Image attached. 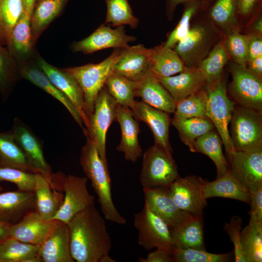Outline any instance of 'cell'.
<instances>
[{
    "mask_svg": "<svg viewBox=\"0 0 262 262\" xmlns=\"http://www.w3.org/2000/svg\"><path fill=\"white\" fill-rule=\"evenodd\" d=\"M105 218L95 205L74 215L67 223L71 256L77 262H99L109 254L112 243Z\"/></svg>",
    "mask_w": 262,
    "mask_h": 262,
    "instance_id": "6da1fadb",
    "label": "cell"
},
{
    "mask_svg": "<svg viewBox=\"0 0 262 262\" xmlns=\"http://www.w3.org/2000/svg\"><path fill=\"white\" fill-rule=\"evenodd\" d=\"M80 164L86 177L91 182L105 219L118 224H126V219L118 212L113 202L108 167L88 138L81 151Z\"/></svg>",
    "mask_w": 262,
    "mask_h": 262,
    "instance_id": "7a4b0ae2",
    "label": "cell"
},
{
    "mask_svg": "<svg viewBox=\"0 0 262 262\" xmlns=\"http://www.w3.org/2000/svg\"><path fill=\"white\" fill-rule=\"evenodd\" d=\"M201 11L203 15L191 25L186 36L173 48L186 67H196L223 37L205 12Z\"/></svg>",
    "mask_w": 262,
    "mask_h": 262,
    "instance_id": "3957f363",
    "label": "cell"
},
{
    "mask_svg": "<svg viewBox=\"0 0 262 262\" xmlns=\"http://www.w3.org/2000/svg\"><path fill=\"white\" fill-rule=\"evenodd\" d=\"M227 81L224 76L217 82L207 84L204 88L207 96V117L216 129L229 163L235 152L229 129L235 103L228 97Z\"/></svg>",
    "mask_w": 262,
    "mask_h": 262,
    "instance_id": "277c9868",
    "label": "cell"
},
{
    "mask_svg": "<svg viewBox=\"0 0 262 262\" xmlns=\"http://www.w3.org/2000/svg\"><path fill=\"white\" fill-rule=\"evenodd\" d=\"M122 50L115 49L108 57L98 63L64 69L74 77L82 90L88 122L93 112L96 99L113 72L114 65Z\"/></svg>",
    "mask_w": 262,
    "mask_h": 262,
    "instance_id": "5b68a950",
    "label": "cell"
},
{
    "mask_svg": "<svg viewBox=\"0 0 262 262\" xmlns=\"http://www.w3.org/2000/svg\"><path fill=\"white\" fill-rule=\"evenodd\" d=\"M118 105L104 86L96 99L93 112L83 131L86 138L95 145L99 156L107 167L106 134L109 127L115 120Z\"/></svg>",
    "mask_w": 262,
    "mask_h": 262,
    "instance_id": "8992f818",
    "label": "cell"
},
{
    "mask_svg": "<svg viewBox=\"0 0 262 262\" xmlns=\"http://www.w3.org/2000/svg\"><path fill=\"white\" fill-rule=\"evenodd\" d=\"M180 177L172 155L154 145L143 154L140 182L143 188L168 187Z\"/></svg>",
    "mask_w": 262,
    "mask_h": 262,
    "instance_id": "52a82bcc",
    "label": "cell"
},
{
    "mask_svg": "<svg viewBox=\"0 0 262 262\" xmlns=\"http://www.w3.org/2000/svg\"><path fill=\"white\" fill-rule=\"evenodd\" d=\"M229 135L235 151L262 147V113L234 106L230 122Z\"/></svg>",
    "mask_w": 262,
    "mask_h": 262,
    "instance_id": "ba28073f",
    "label": "cell"
},
{
    "mask_svg": "<svg viewBox=\"0 0 262 262\" xmlns=\"http://www.w3.org/2000/svg\"><path fill=\"white\" fill-rule=\"evenodd\" d=\"M133 225L138 231V244L145 250L159 248L172 252L170 227L145 204L134 214Z\"/></svg>",
    "mask_w": 262,
    "mask_h": 262,
    "instance_id": "9c48e42d",
    "label": "cell"
},
{
    "mask_svg": "<svg viewBox=\"0 0 262 262\" xmlns=\"http://www.w3.org/2000/svg\"><path fill=\"white\" fill-rule=\"evenodd\" d=\"M232 80L229 88L239 106L262 112V79L251 73L246 66L231 63L229 67Z\"/></svg>",
    "mask_w": 262,
    "mask_h": 262,
    "instance_id": "30bf717a",
    "label": "cell"
},
{
    "mask_svg": "<svg viewBox=\"0 0 262 262\" xmlns=\"http://www.w3.org/2000/svg\"><path fill=\"white\" fill-rule=\"evenodd\" d=\"M88 179L63 174L62 188L64 192L63 203L51 220L67 223L77 213L95 205V197L87 187Z\"/></svg>",
    "mask_w": 262,
    "mask_h": 262,
    "instance_id": "8fae6325",
    "label": "cell"
},
{
    "mask_svg": "<svg viewBox=\"0 0 262 262\" xmlns=\"http://www.w3.org/2000/svg\"><path fill=\"white\" fill-rule=\"evenodd\" d=\"M206 181L195 175L180 176L169 185L170 195L180 209L192 215L202 216L207 205L204 195Z\"/></svg>",
    "mask_w": 262,
    "mask_h": 262,
    "instance_id": "7c38bea8",
    "label": "cell"
},
{
    "mask_svg": "<svg viewBox=\"0 0 262 262\" xmlns=\"http://www.w3.org/2000/svg\"><path fill=\"white\" fill-rule=\"evenodd\" d=\"M136 39L126 33L124 26L112 28L103 23L87 37L75 42L72 49L75 52L90 54L109 48L124 49Z\"/></svg>",
    "mask_w": 262,
    "mask_h": 262,
    "instance_id": "4fadbf2b",
    "label": "cell"
},
{
    "mask_svg": "<svg viewBox=\"0 0 262 262\" xmlns=\"http://www.w3.org/2000/svg\"><path fill=\"white\" fill-rule=\"evenodd\" d=\"M30 165L51 183L53 173L46 161L42 143L31 129L19 118L14 119L10 131Z\"/></svg>",
    "mask_w": 262,
    "mask_h": 262,
    "instance_id": "5bb4252c",
    "label": "cell"
},
{
    "mask_svg": "<svg viewBox=\"0 0 262 262\" xmlns=\"http://www.w3.org/2000/svg\"><path fill=\"white\" fill-rule=\"evenodd\" d=\"M113 72L137 82L151 71V49L137 44L122 49Z\"/></svg>",
    "mask_w": 262,
    "mask_h": 262,
    "instance_id": "9a60e30c",
    "label": "cell"
},
{
    "mask_svg": "<svg viewBox=\"0 0 262 262\" xmlns=\"http://www.w3.org/2000/svg\"><path fill=\"white\" fill-rule=\"evenodd\" d=\"M229 165L232 174L248 191L262 185V147L235 151Z\"/></svg>",
    "mask_w": 262,
    "mask_h": 262,
    "instance_id": "2e32d148",
    "label": "cell"
},
{
    "mask_svg": "<svg viewBox=\"0 0 262 262\" xmlns=\"http://www.w3.org/2000/svg\"><path fill=\"white\" fill-rule=\"evenodd\" d=\"M143 192L144 204L170 229L179 225L191 215L179 208L170 195L169 187L143 188Z\"/></svg>",
    "mask_w": 262,
    "mask_h": 262,
    "instance_id": "e0dca14e",
    "label": "cell"
},
{
    "mask_svg": "<svg viewBox=\"0 0 262 262\" xmlns=\"http://www.w3.org/2000/svg\"><path fill=\"white\" fill-rule=\"evenodd\" d=\"M131 109L137 120L144 122L149 126L154 136V144L172 155L173 151L169 138L171 120L167 113L142 101H136Z\"/></svg>",
    "mask_w": 262,
    "mask_h": 262,
    "instance_id": "ac0fdd59",
    "label": "cell"
},
{
    "mask_svg": "<svg viewBox=\"0 0 262 262\" xmlns=\"http://www.w3.org/2000/svg\"><path fill=\"white\" fill-rule=\"evenodd\" d=\"M57 220H46L35 211L25 214L20 220L12 224L9 236L21 242L40 245L46 239Z\"/></svg>",
    "mask_w": 262,
    "mask_h": 262,
    "instance_id": "d6986e66",
    "label": "cell"
},
{
    "mask_svg": "<svg viewBox=\"0 0 262 262\" xmlns=\"http://www.w3.org/2000/svg\"><path fill=\"white\" fill-rule=\"evenodd\" d=\"M115 120L119 123L121 131V140L116 150L124 153L125 160L135 163L143 154L138 140V120L130 108L120 105L117 107Z\"/></svg>",
    "mask_w": 262,
    "mask_h": 262,
    "instance_id": "ffe728a7",
    "label": "cell"
},
{
    "mask_svg": "<svg viewBox=\"0 0 262 262\" xmlns=\"http://www.w3.org/2000/svg\"><path fill=\"white\" fill-rule=\"evenodd\" d=\"M38 66L53 84L63 93L75 106L82 117L84 128L88 123L83 93L76 80L64 69L56 67L39 58Z\"/></svg>",
    "mask_w": 262,
    "mask_h": 262,
    "instance_id": "44dd1931",
    "label": "cell"
},
{
    "mask_svg": "<svg viewBox=\"0 0 262 262\" xmlns=\"http://www.w3.org/2000/svg\"><path fill=\"white\" fill-rule=\"evenodd\" d=\"M39 254L44 262H74L70 249V233L66 223L57 221L45 241Z\"/></svg>",
    "mask_w": 262,
    "mask_h": 262,
    "instance_id": "7402d4cb",
    "label": "cell"
},
{
    "mask_svg": "<svg viewBox=\"0 0 262 262\" xmlns=\"http://www.w3.org/2000/svg\"><path fill=\"white\" fill-rule=\"evenodd\" d=\"M135 83L136 96L143 102L167 113H174L176 101L152 72Z\"/></svg>",
    "mask_w": 262,
    "mask_h": 262,
    "instance_id": "603a6c76",
    "label": "cell"
},
{
    "mask_svg": "<svg viewBox=\"0 0 262 262\" xmlns=\"http://www.w3.org/2000/svg\"><path fill=\"white\" fill-rule=\"evenodd\" d=\"M158 79L176 102L203 89L207 85L196 67L185 66L178 75Z\"/></svg>",
    "mask_w": 262,
    "mask_h": 262,
    "instance_id": "cb8c5ba5",
    "label": "cell"
},
{
    "mask_svg": "<svg viewBox=\"0 0 262 262\" xmlns=\"http://www.w3.org/2000/svg\"><path fill=\"white\" fill-rule=\"evenodd\" d=\"M33 208H35L34 192L18 190L0 193L1 221L11 224H13L14 222L16 223L28 213L33 211Z\"/></svg>",
    "mask_w": 262,
    "mask_h": 262,
    "instance_id": "d4e9b609",
    "label": "cell"
},
{
    "mask_svg": "<svg viewBox=\"0 0 262 262\" xmlns=\"http://www.w3.org/2000/svg\"><path fill=\"white\" fill-rule=\"evenodd\" d=\"M19 73L22 78L43 89L61 102L84 130L83 122L78 110L69 99L53 84L39 66L37 67L32 65L21 66L19 67Z\"/></svg>",
    "mask_w": 262,
    "mask_h": 262,
    "instance_id": "484cf974",
    "label": "cell"
},
{
    "mask_svg": "<svg viewBox=\"0 0 262 262\" xmlns=\"http://www.w3.org/2000/svg\"><path fill=\"white\" fill-rule=\"evenodd\" d=\"M170 230L174 247L205 249L202 216L191 215Z\"/></svg>",
    "mask_w": 262,
    "mask_h": 262,
    "instance_id": "4316f807",
    "label": "cell"
},
{
    "mask_svg": "<svg viewBox=\"0 0 262 262\" xmlns=\"http://www.w3.org/2000/svg\"><path fill=\"white\" fill-rule=\"evenodd\" d=\"M58 191L43 176L35 173V209L45 220H51L63 203L64 195Z\"/></svg>",
    "mask_w": 262,
    "mask_h": 262,
    "instance_id": "83f0119b",
    "label": "cell"
},
{
    "mask_svg": "<svg viewBox=\"0 0 262 262\" xmlns=\"http://www.w3.org/2000/svg\"><path fill=\"white\" fill-rule=\"evenodd\" d=\"M206 199L221 197L238 200L250 204V196L248 189L232 174L230 169L217 177L213 181H206L204 185Z\"/></svg>",
    "mask_w": 262,
    "mask_h": 262,
    "instance_id": "f1b7e54d",
    "label": "cell"
},
{
    "mask_svg": "<svg viewBox=\"0 0 262 262\" xmlns=\"http://www.w3.org/2000/svg\"><path fill=\"white\" fill-rule=\"evenodd\" d=\"M203 11L224 36L239 29L236 0H212Z\"/></svg>",
    "mask_w": 262,
    "mask_h": 262,
    "instance_id": "f546056e",
    "label": "cell"
},
{
    "mask_svg": "<svg viewBox=\"0 0 262 262\" xmlns=\"http://www.w3.org/2000/svg\"><path fill=\"white\" fill-rule=\"evenodd\" d=\"M222 145L220 136L213 129L197 138L189 149L191 152L208 156L215 164L217 177H219L229 168V165L223 153Z\"/></svg>",
    "mask_w": 262,
    "mask_h": 262,
    "instance_id": "4dcf8cb0",
    "label": "cell"
},
{
    "mask_svg": "<svg viewBox=\"0 0 262 262\" xmlns=\"http://www.w3.org/2000/svg\"><path fill=\"white\" fill-rule=\"evenodd\" d=\"M69 0H36L31 18L33 43L64 9Z\"/></svg>",
    "mask_w": 262,
    "mask_h": 262,
    "instance_id": "1f68e13d",
    "label": "cell"
},
{
    "mask_svg": "<svg viewBox=\"0 0 262 262\" xmlns=\"http://www.w3.org/2000/svg\"><path fill=\"white\" fill-rule=\"evenodd\" d=\"M185 67L183 61L173 49L163 45L151 48V71L157 78L173 76Z\"/></svg>",
    "mask_w": 262,
    "mask_h": 262,
    "instance_id": "d6a6232c",
    "label": "cell"
},
{
    "mask_svg": "<svg viewBox=\"0 0 262 262\" xmlns=\"http://www.w3.org/2000/svg\"><path fill=\"white\" fill-rule=\"evenodd\" d=\"M223 38L213 46L207 56L196 66L204 77L207 84L216 82L224 76V67L229 57Z\"/></svg>",
    "mask_w": 262,
    "mask_h": 262,
    "instance_id": "836d02e7",
    "label": "cell"
},
{
    "mask_svg": "<svg viewBox=\"0 0 262 262\" xmlns=\"http://www.w3.org/2000/svg\"><path fill=\"white\" fill-rule=\"evenodd\" d=\"M39 245L8 237L0 243V262H41Z\"/></svg>",
    "mask_w": 262,
    "mask_h": 262,
    "instance_id": "e575fe53",
    "label": "cell"
},
{
    "mask_svg": "<svg viewBox=\"0 0 262 262\" xmlns=\"http://www.w3.org/2000/svg\"><path fill=\"white\" fill-rule=\"evenodd\" d=\"M33 44L31 17L24 11L12 29L6 45L13 57H21L30 53Z\"/></svg>",
    "mask_w": 262,
    "mask_h": 262,
    "instance_id": "d590c367",
    "label": "cell"
},
{
    "mask_svg": "<svg viewBox=\"0 0 262 262\" xmlns=\"http://www.w3.org/2000/svg\"><path fill=\"white\" fill-rule=\"evenodd\" d=\"M0 166L37 173L29 164L12 132H0Z\"/></svg>",
    "mask_w": 262,
    "mask_h": 262,
    "instance_id": "8d00e7d4",
    "label": "cell"
},
{
    "mask_svg": "<svg viewBox=\"0 0 262 262\" xmlns=\"http://www.w3.org/2000/svg\"><path fill=\"white\" fill-rule=\"evenodd\" d=\"M240 240L246 262H262V223L250 217L248 225L241 231Z\"/></svg>",
    "mask_w": 262,
    "mask_h": 262,
    "instance_id": "74e56055",
    "label": "cell"
},
{
    "mask_svg": "<svg viewBox=\"0 0 262 262\" xmlns=\"http://www.w3.org/2000/svg\"><path fill=\"white\" fill-rule=\"evenodd\" d=\"M181 140L189 147L199 137L214 129L212 122L207 117H195L172 120Z\"/></svg>",
    "mask_w": 262,
    "mask_h": 262,
    "instance_id": "f35d334b",
    "label": "cell"
},
{
    "mask_svg": "<svg viewBox=\"0 0 262 262\" xmlns=\"http://www.w3.org/2000/svg\"><path fill=\"white\" fill-rule=\"evenodd\" d=\"M105 86L119 105L131 109L135 103L136 97L135 81L113 72L108 78Z\"/></svg>",
    "mask_w": 262,
    "mask_h": 262,
    "instance_id": "ab89813d",
    "label": "cell"
},
{
    "mask_svg": "<svg viewBox=\"0 0 262 262\" xmlns=\"http://www.w3.org/2000/svg\"><path fill=\"white\" fill-rule=\"evenodd\" d=\"M106 15L105 24L113 27L129 26L135 29L138 26L139 18L136 17L128 0H105Z\"/></svg>",
    "mask_w": 262,
    "mask_h": 262,
    "instance_id": "60d3db41",
    "label": "cell"
},
{
    "mask_svg": "<svg viewBox=\"0 0 262 262\" xmlns=\"http://www.w3.org/2000/svg\"><path fill=\"white\" fill-rule=\"evenodd\" d=\"M207 93L204 88L176 102L173 119L207 117Z\"/></svg>",
    "mask_w": 262,
    "mask_h": 262,
    "instance_id": "b9f144b4",
    "label": "cell"
},
{
    "mask_svg": "<svg viewBox=\"0 0 262 262\" xmlns=\"http://www.w3.org/2000/svg\"><path fill=\"white\" fill-rule=\"evenodd\" d=\"M24 12L23 0H0V44L7 43L10 33Z\"/></svg>",
    "mask_w": 262,
    "mask_h": 262,
    "instance_id": "7bdbcfd3",
    "label": "cell"
},
{
    "mask_svg": "<svg viewBox=\"0 0 262 262\" xmlns=\"http://www.w3.org/2000/svg\"><path fill=\"white\" fill-rule=\"evenodd\" d=\"M182 15L176 27L169 34L163 46L173 49L186 36L191 28L193 18L202 10V0H193L183 4Z\"/></svg>",
    "mask_w": 262,
    "mask_h": 262,
    "instance_id": "ee69618b",
    "label": "cell"
},
{
    "mask_svg": "<svg viewBox=\"0 0 262 262\" xmlns=\"http://www.w3.org/2000/svg\"><path fill=\"white\" fill-rule=\"evenodd\" d=\"M174 262H228L232 259V253L214 254L206 249H181L173 247Z\"/></svg>",
    "mask_w": 262,
    "mask_h": 262,
    "instance_id": "f6af8a7d",
    "label": "cell"
},
{
    "mask_svg": "<svg viewBox=\"0 0 262 262\" xmlns=\"http://www.w3.org/2000/svg\"><path fill=\"white\" fill-rule=\"evenodd\" d=\"M223 42L229 57L233 62L246 67L248 37L242 34L239 30L234 31L224 36Z\"/></svg>",
    "mask_w": 262,
    "mask_h": 262,
    "instance_id": "bcb514c9",
    "label": "cell"
},
{
    "mask_svg": "<svg viewBox=\"0 0 262 262\" xmlns=\"http://www.w3.org/2000/svg\"><path fill=\"white\" fill-rule=\"evenodd\" d=\"M0 181L14 183L21 191L34 192L35 173L16 168L0 166Z\"/></svg>",
    "mask_w": 262,
    "mask_h": 262,
    "instance_id": "7dc6e473",
    "label": "cell"
},
{
    "mask_svg": "<svg viewBox=\"0 0 262 262\" xmlns=\"http://www.w3.org/2000/svg\"><path fill=\"white\" fill-rule=\"evenodd\" d=\"M16 78V69L13 57L0 44V89L5 93Z\"/></svg>",
    "mask_w": 262,
    "mask_h": 262,
    "instance_id": "c3c4849f",
    "label": "cell"
},
{
    "mask_svg": "<svg viewBox=\"0 0 262 262\" xmlns=\"http://www.w3.org/2000/svg\"><path fill=\"white\" fill-rule=\"evenodd\" d=\"M243 220L238 216L232 217L228 223L224 226L225 231L228 234L234 246V257L235 262H246L243 252L240 240V233Z\"/></svg>",
    "mask_w": 262,
    "mask_h": 262,
    "instance_id": "681fc988",
    "label": "cell"
},
{
    "mask_svg": "<svg viewBox=\"0 0 262 262\" xmlns=\"http://www.w3.org/2000/svg\"><path fill=\"white\" fill-rule=\"evenodd\" d=\"M251 208L248 213L250 217L262 223V185L249 191Z\"/></svg>",
    "mask_w": 262,
    "mask_h": 262,
    "instance_id": "f907efd6",
    "label": "cell"
},
{
    "mask_svg": "<svg viewBox=\"0 0 262 262\" xmlns=\"http://www.w3.org/2000/svg\"><path fill=\"white\" fill-rule=\"evenodd\" d=\"M247 35L248 37V62L262 56V35L249 33L247 34Z\"/></svg>",
    "mask_w": 262,
    "mask_h": 262,
    "instance_id": "816d5d0a",
    "label": "cell"
},
{
    "mask_svg": "<svg viewBox=\"0 0 262 262\" xmlns=\"http://www.w3.org/2000/svg\"><path fill=\"white\" fill-rule=\"evenodd\" d=\"M261 0H236L237 16L247 17L260 10Z\"/></svg>",
    "mask_w": 262,
    "mask_h": 262,
    "instance_id": "f5cc1de1",
    "label": "cell"
},
{
    "mask_svg": "<svg viewBox=\"0 0 262 262\" xmlns=\"http://www.w3.org/2000/svg\"><path fill=\"white\" fill-rule=\"evenodd\" d=\"M140 262H174L172 252L163 249L157 248L149 253L146 258H140Z\"/></svg>",
    "mask_w": 262,
    "mask_h": 262,
    "instance_id": "db71d44e",
    "label": "cell"
},
{
    "mask_svg": "<svg viewBox=\"0 0 262 262\" xmlns=\"http://www.w3.org/2000/svg\"><path fill=\"white\" fill-rule=\"evenodd\" d=\"M165 11L167 18L169 21L173 19L174 13L177 6L180 4H185L193 0H164Z\"/></svg>",
    "mask_w": 262,
    "mask_h": 262,
    "instance_id": "11a10c76",
    "label": "cell"
},
{
    "mask_svg": "<svg viewBox=\"0 0 262 262\" xmlns=\"http://www.w3.org/2000/svg\"><path fill=\"white\" fill-rule=\"evenodd\" d=\"M246 68L251 73L262 79V56L248 62Z\"/></svg>",
    "mask_w": 262,
    "mask_h": 262,
    "instance_id": "9f6ffc18",
    "label": "cell"
},
{
    "mask_svg": "<svg viewBox=\"0 0 262 262\" xmlns=\"http://www.w3.org/2000/svg\"><path fill=\"white\" fill-rule=\"evenodd\" d=\"M250 33H255L262 35V13L259 11L250 26Z\"/></svg>",
    "mask_w": 262,
    "mask_h": 262,
    "instance_id": "6f0895ef",
    "label": "cell"
},
{
    "mask_svg": "<svg viewBox=\"0 0 262 262\" xmlns=\"http://www.w3.org/2000/svg\"><path fill=\"white\" fill-rule=\"evenodd\" d=\"M11 225L0 220V243L9 237V229Z\"/></svg>",
    "mask_w": 262,
    "mask_h": 262,
    "instance_id": "680465c9",
    "label": "cell"
},
{
    "mask_svg": "<svg viewBox=\"0 0 262 262\" xmlns=\"http://www.w3.org/2000/svg\"><path fill=\"white\" fill-rule=\"evenodd\" d=\"M24 11L31 18L36 0H23Z\"/></svg>",
    "mask_w": 262,
    "mask_h": 262,
    "instance_id": "91938a15",
    "label": "cell"
},
{
    "mask_svg": "<svg viewBox=\"0 0 262 262\" xmlns=\"http://www.w3.org/2000/svg\"><path fill=\"white\" fill-rule=\"evenodd\" d=\"M116 261L111 258L109 254L103 256L99 260V262H115Z\"/></svg>",
    "mask_w": 262,
    "mask_h": 262,
    "instance_id": "94428289",
    "label": "cell"
},
{
    "mask_svg": "<svg viewBox=\"0 0 262 262\" xmlns=\"http://www.w3.org/2000/svg\"><path fill=\"white\" fill-rule=\"evenodd\" d=\"M212 1V0H202V10H204Z\"/></svg>",
    "mask_w": 262,
    "mask_h": 262,
    "instance_id": "6125c7cd",
    "label": "cell"
}]
</instances>
